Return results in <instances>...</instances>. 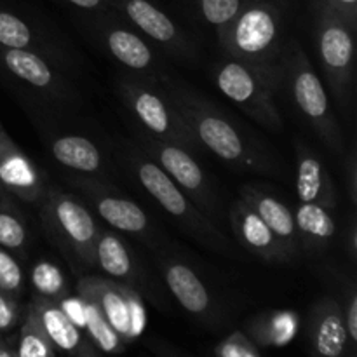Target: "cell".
Returning a JSON list of instances; mask_svg holds the SVG:
<instances>
[{
    "label": "cell",
    "instance_id": "obj_36",
    "mask_svg": "<svg viewBox=\"0 0 357 357\" xmlns=\"http://www.w3.org/2000/svg\"><path fill=\"white\" fill-rule=\"evenodd\" d=\"M317 3L330 7L357 30V0H317Z\"/></svg>",
    "mask_w": 357,
    "mask_h": 357
},
{
    "label": "cell",
    "instance_id": "obj_5",
    "mask_svg": "<svg viewBox=\"0 0 357 357\" xmlns=\"http://www.w3.org/2000/svg\"><path fill=\"white\" fill-rule=\"evenodd\" d=\"M117 93L142 131L183 146L194 155L201 153V143L159 82L145 77L139 79L135 75H124L117 80Z\"/></svg>",
    "mask_w": 357,
    "mask_h": 357
},
{
    "label": "cell",
    "instance_id": "obj_37",
    "mask_svg": "<svg viewBox=\"0 0 357 357\" xmlns=\"http://www.w3.org/2000/svg\"><path fill=\"white\" fill-rule=\"evenodd\" d=\"M347 187H349V197H351L352 204H357V159L356 150L349 153L347 159Z\"/></svg>",
    "mask_w": 357,
    "mask_h": 357
},
{
    "label": "cell",
    "instance_id": "obj_26",
    "mask_svg": "<svg viewBox=\"0 0 357 357\" xmlns=\"http://www.w3.org/2000/svg\"><path fill=\"white\" fill-rule=\"evenodd\" d=\"M300 319L295 312L274 310V312L258 314L248 321L246 335L258 347H282L289 344L296 335Z\"/></svg>",
    "mask_w": 357,
    "mask_h": 357
},
{
    "label": "cell",
    "instance_id": "obj_30",
    "mask_svg": "<svg viewBox=\"0 0 357 357\" xmlns=\"http://www.w3.org/2000/svg\"><path fill=\"white\" fill-rule=\"evenodd\" d=\"M31 284L38 296L52 300V302H65L68 295V286L61 271L51 261H38L31 268Z\"/></svg>",
    "mask_w": 357,
    "mask_h": 357
},
{
    "label": "cell",
    "instance_id": "obj_41",
    "mask_svg": "<svg viewBox=\"0 0 357 357\" xmlns=\"http://www.w3.org/2000/svg\"><path fill=\"white\" fill-rule=\"evenodd\" d=\"M9 197H10V194H7V192L3 190L2 183H0V202H3V201H6V199H9Z\"/></svg>",
    "mask_w": 357,
    "mask_h": 357
},
{
    "label": "cell",
    "instance_id": "obj_32",
    "mask_svg": "<svg viewBox=\"0 0 357 357\" xmlns=\"http://www.w3.org/2000/svg\"><path fill=\"white\" fill-rule=\"evenodd\" d=\"M213 354L218 357H260L261 349L244 331L236 330L216 344Z\"/></svg>",
    "mask_w": 357,
    "mask_h": 357
},
{
    "label": "cell",
    "instance_id": "obj_15",
    "mask_svg": "<svg viewBox=\"0 0 357 357\" xmlns=\"http://www.w3.org/2000/svg\"><path fill=\"white\" fill-rule=\"evenodd\" d=\"M124 14L132 28L155 42L167 54L181 61H194L195 47L180 26L152 0H108Z\"/></svg>",
    "mask_w": 357,
    "mask_h": 357
},
{
    "label": "cell",
    "instance_id": "obj_31",
    "mask_svg": "<svg viewBox=\"0 0 357 357\" xmlns=\"http://www.w3.org/2000/svg\"><path fill=\"white\" fill-rule=\"evenodd\" d=\"M243 6L244 0H199L202 17L215 28L216 35L236 20Z\"/></svg>",
    "mask_w": 357,
    "mask_h": 357
},
{
    "label": "cell",
    "instance_id": "obj_35",
    "mask_svg": "<svg viewBox=\"0 0 357 357\" xmlns=\"http://www.w3.org/2000/svg\"><path fill=\"white\" fill-rule=\"evenodd\" d=\"M344 323H345V330H347L351 352L352 356H356L357 352V293L354 286H352L351 291H349L347 302H345L344 305Z\"/></svg>",
    "mask_w": 357,
    "mask_h": 357
},
{
    "label": "cell",
    "instance_id": "obj_1",
    "mask_svg": "<svg viewBox=\"0 0 357 357\" xmlns=\"http://www.w3.org/2000/svg\"><path fill=\"white\" fill-rule=\"evenodd\" d=\"M185 119L201 146L241 171L274 174L278 162L258 139L183 80L169 72L157 80Z\"/></svg>",
    "mask_w": 357,
    "mask_h": 357
},
{
    "label": "cell",
    "instance_id": "obj_22",
    "mask_svg": "<svg viewBox=\"0 0 357 357\" xmlns=\"http://www.w3.org/2000/svg\"><path fill=\"white\" fill-rule=\"evenodd\" d=\"M239 197L271 227L272 232L293 251L298 253L300 250V241L298 234H296L295 225V216L293 211L279 201L274 194L271 192L261 190L257 185H243L239 188Z\"/></svg>",
    "mask_w": 357,
    "mask_h": 357
},
{
    "label": "cell",
    "instance_id": "obj_28",
    "mask_svg": "<svg viewBox=\"0 0 357 357\" xmlns=\"http://www.w3.org/2000/svg\"><path fill=\"white\" fill-rule=\"evenodd\" d=\"M17 357H54L59 354L56 345L45 333L40 319L30 305L24 312L23 324L20 330V340L16 347Z\"/></svg>",
    "mask_w": 357,
    "mask_h": 357
},
{
    "label": "cell",
    "instance_id": "obj_14",
    "mask_svg": "<svg viewBox=\"0 0 357 357\" xmlns=\"http://www.w3.org/2000/svg\"><path fill=\"white\" fill-rule=\"evenodd\" d=\"M94 37L107 54L132 73L155 82L167 73V68L157 58L152 45L135 30L122 24V21L103 17L94 26Z\"/></svg>",
    "mask_w": 357,
    "mask_h": 357
},
{
    "label": "cell",
    "instance_id": "obj_20",
    "mask_svg": "<svg viewBox=\"0 0 357 357\" xmlns=\"http://www.w3.org/2000/svg\"><path fill=\"white\" fill-rule=\"evenodd\" d=\"M309 340L316 354L342 357L351 354L347 330L344 323V307L335 298H321L309 314Z\"/></svg>",
    "mask_w": 357,
    "mask_h": 357
},
{
    "label": "cell",
    "instance_id": "obj_6",
    "mask_svg": "<svg viewBox=\"0 0 357 357\" xmlns=\"http://www.w3.org/2000/svg\"><path fill=\"white\" fill-rule=\"evenodd\" d=\"M213 79L229 98L253 121L272 132L282 131V117L275 105V91L282 82V70H265L225 56L216 63Z\"/></svg>",
    "mask_w": 357,
    "mask_h": 357
},
{
    "label": "cell",
    "instance_id": "obj_25",
    "mask_svg": "<svg viewBox=\"0 0 357 357\" xmlns=\"http://www.w3.org/2000/svg\"><path fill=\"white\" fill-rule=\"evenodd\" d=\"M0 47L28 49L58 61L59 54L44 33L28 20L9 9H0Z\"/></svg>",
    "mask_w": 357,
    "mask_h": 357
},
{
    "label": "cell",
    "instance_id": "obj_4",
    "mask_svg": "<svg viewBox=\"0 0 357 357\" xmlns=\"http://www.w3.org/2000/svg\"><path fill=\"white\" fill-rule=\"evenodd\" d=\"M40 206V222L49 239L77 267H94L100 227L89 208L72 194L47 188Z\"/></svg>",
    "mask_w": 357,
    "mask_h": 357
},
{
    "label": "cell",
    "instance_id": "obj_13",
    "mask_svg": "<svg viewBox=\"0 0 357 357\" xmlns=\"http://www.w3.org/2000/svg\"><path fill=\"white\" fill-rule=\"evenodd\" d=\"M157 264L167 289L183 307L185 312L206 326L218 328L225 324V305L213 295L209 286L187 261L174 257H162L157 260Z\"/></svg>",
    "mask_w": 357,
    "mask_h": 357
},
{
    "label": "cell",
    "instance_id": "obj_34",
    "mask_svg": "<svg viewBox=\"0 0 357 357\" xmlns=\"http://www.w3.org/2000/svg\"><path fill=\"white\" fill-rule=\"evenodd\" d=\"M21 310L16 296L0 288V333H9L20 323Z\"/></svg>",
    "mask_w": 357,
    "mask_h": 357
},
{
    "label": "cell",
    "instance_id": "obj_23",
    "mask_svg": "<svg viewBox=\"0 0 357 357\" xmlns=\"http://www.w3.org/2000/svg\"><path fill=\"white\" fill-rule=\"evenodd\" d=\"M300 246L310 253H321L331 246L337 234L333 211L312 202H298L293 211Z\"/></svg>",
    "mask_w": 357,
    "mask_h": 357
},
{
    "label": "cell",
    "instance_id": "obj_17",
    "mask_svg": "<svg viewBox=\"0 0 357 357\" xmlns=\"http://www.w3.org/2000/svg\"><path fill=\"white\" fill-rule=\"evenodd\" d=\"M229 220L241 246L260 260L267 264H288L295 258V253L241 197L230 206Z\"/></svg>",
    "mask_w": 357,
    "mask_h": 357
},
{
    "label": "cell",
    "instance_id": "obj_27",
    "mask_svg": "<svg viewBox=\"0 0 357 357\" xmlns=\"http://www.w3.org/2000/svg\"><path fill=\"white\" fill-rule=\"evenodd\" d=\"M80 310H82V321L87 331V338L93 342L98 351L105 352V354H121L126 351V344L121 335L112 328L107 317L101 314V310L93 302L80 298Z\"/></svg>",
    "mask_w": 357,
    "mask_h": 357
},
{
    "label": "cell",
    "instance_id": "obj_29",
    "mask_svg": "<svg viewBox=\"0 0 357 357\" xmlns=\"http://www.w3.org/2000/svg\"><path fill=\"white\" fill-rule=\"evenodd\" d=\"M28 239L30 232H28L26 220L20 209L13 204L10 197L0 202V246L6 248L14 257H24Z\"/></svg>",
    "mask_w": 357,
    "mask_h": 357
},
{
    "label": "cell",
    "instance_id": "obj_8",
    "mask_svg": "<svg viewBox=\"0 0 357 357\" xmlns=\"http://www.w3.org/2000/svg\"><path fill=\"white\" fill-rule=\"evenodd\" d=\"M314 33H316L317 54L328 84L335 98L340 103H345L351 96L352 84H354L356 28H352L340 14L331 10L330 7L317 3Z\"/></svg>",
    "mask_w": 357,
    "mask_h": 357
},
{
    "label": "cell",
    "instance_id": "obj_19",
    "mask_svg": "<svg viewBox=\"0 0 357 357\" xmlns=\"http://www.w3.org/2000/svg\"><path fill=\"white\" fill-rule=\"evenodd\" d=\"M28 305L35 310L45 333H47V337L51 338L52 344L56 345L59 352L79 357L100 354V351L94 347V344L87 338V335L77 326L72 316L63 309L61 303L35 295Z\"/></svg>",
    "mask_w": 357,
    "mask_h": 357
},
{
    "label": "cell",
    "instance_id": "obj_16",
    "mask_svg": "<svg viewBox=\"0 0 357 357\" xmlns=\"http://www.w3.org/2000/svg\"><path fill=\"white\" fill-rule=\"evenodd\" d=\"M94 267L100 268L105 278H110L136 289L142 296L152 300L155 305H166L164 293H160L155 282L143 272L132 251L117 234L100 230L96 250H94Z\"/></svg>",
    "mask_w": 357,
    "mask_h": 357
},
{
    "label": "cell",
    "instance_id": "obj_12",
    "mask_svg": "<svg viewBox=\"0 0 357 357\" xmlns=\"http://www.w3.org/2000/svg\"><path fill=\"white\" fill-rule=\"evenodd\" d=\"M0 66L16 82L44 100L58 103L75 100V91L61 72L63 65L40 52L0 47Z\"/></svg>",
    "mask_w": 357,
    "mask_h": 357
},
{
    "label": "cell",
    "instance_id": "obj_39",
    "mask_svg": "<svg viewBox=\"0 0 357 357\" xmlns=\"http://www.w3.org/2000/svg\"><path fill=\"white\" fill-rule=\"evenodd\" d=\"M63 2H68L84 10H100L108 0H63Z\"/></svg>",
    "mask_w": 357,
    "mask_h": 357
},
{
    "label": "cell",
    "instance_id": "obj_9",
    "mask_svg": "<svg viewBox=\"0 0 357 357\" xmlns=\"http://www.w3.org/2000/svg\"><path fill=\"white\" fill-rule=\"evenodd\" d=\"M136 138L142 145V152L159 164L169 174L171 180L206 213V216L216 222L220 218V201L216 192L213 190L208 174L195 160L194 153L185 150L183 146L150 136L142 129H138Z\"/></svg>",
    "mask_w": 357,
    "mask_h": 357
},
{
    "label": "cell",
    "instance_id": "obj_42",
    "mask_svg": "<svg viewBox=\"0 0 357 357\" xmlns=\"http://www.w3.org/2000/svg\"><path fill=\"white\" fill-rule=\"evenodd\" d=\"M3 135H7V132L6 131H3V128H2V122H0V138H2V136Z\"/></svg>",
    "mask_w": 357,
    "mask_h": 357
},
{
    "label": "cell",
    "instance_id": "obj_10",
    "mask_svg": "<svg viewBox=\"0 0 357 357\" xmlns=\"http://www.w3.org/2000/svg\"><path fill=\"white\" fill-rule=\"evenodd\" d=\"M77 293L80 298L89 300L101 310L126 345L135 342L145 330V303L136 289L110 278L84 275L79 279Z\"/></svg>",
    "mask_w": 357,
    "mask_h": 357
},
{
    "label": "cell",
    "instance_id": "obj_11",
    "mask_svg": "<svg viewBox=\"0 0 357 357\" xmlns=\"http://www.w3.org/2000/svg\"><path fill=\"white\" fill-rule=\"evenodd\" d=\"M70 181L86 197L98 216L107 222L112 229L131 234L145 241L146 244H152L155 241L157 234L146 213L135 201L124 197L117 188L96 180L91 174H77Z\"/></svg>",
    "mask_w": 357,
    "mask_h": 357
},
{
    "label": "cell",
    "instance_id": "obj_40",
    "mask_svg": "<svg viewBox=\"0 0 357 357\" xmlns=\"http://www.w3.org/2000/svg\"><path fill=\"white\" fill-rule=\"evenodd\" d=\"M0 357H17L16 349H13L7 344V340L2 337V333H0Z\"/></svg>",
    "mask_w": 357,
    "mask_h": 357
},
{
    "label": "cell",
    "instance_id": "obj_24",
    "mask_svg": "<svg viewBox=\"0 0 357 357\" xmlns=\"http://www.w3.org/2000/svg\"><path fill=\"white\" fill-rule=\"evenodd\" d=\"M49 150L58 164L77 174H100L105 169V159L100 149L86 136H56L49 143Z\"/></svg>",
    "mask_w": 357,
    "mask_h": 357
},
{
    "label": "cell",
    "instance_id": "obj_7",
    "mask_svg": "<svg viewBox=\"0 0 357 357\" xmlns=\"http://www.w3.org/2000/svg\"><path fill=\"white\" fill-rule=\"evenodd\" d=\"M282 80H288L289 94L321 142L333 152H342V132L331 108L330 98L310 59L296 40L286 45L282 56Z\"/></svg>",
    "mask_w": 357,
    "mask_h": 357
},
{
    "label": "cell",
    "instance_id": "obj_38",
    "mask_svg": "<svg viewBox=\"0 0 357 357\" xmlns=\"http://www.w3.org/2000/svg\"><path fill=\"white\" fill-rule=\"evenodd\" d=\"M347 251H349V255H351L352 260H356L357 258V223H356V218H352L351 225H349Z\"/></svg>",
    "mask_w": 357,
    "mask_h": 357
},
{
    "label": "cell",
    "instance_id": "obj_33",
    "mask_svg": "<svg viewBox=\"0 0 357 357\" xmlns=\"http://www.w3.org/2000/svg\"><path fill=\"white\" fill-rule=\"evenodd\" d=\"M24 286V275L13 253L0 246V288L20 298Z\"/></svg>",
    "mask_w": 357,
    "mask_h": 357
},
{
    "label": "cell",
    "instance_id": "obj_18",
    "mask_svg": "<svg viewBox=\"0 0 357 357\" xmlns=\"http://www.w3.org/2000/svg\"><path fill=\"white\" fill-rule=\"evenodd\" d=\"M0 183L7 194L26 204H35L47 192L40 167L13 142L9 135L0 138Z\"/></svg>",
    "mask_w": 357,
    "mask_h": 357
},
{
    "label": "cell",
    "instance_id": "obj_3",
    "mask_svg": "<svg viewBox=\"0 0 357 357\" xmlns=\"http://www.w3.org/2000/svg\"><path fill=\"white\" fill-rule=\"evenodd\" d=\"M126 166L138 180L143 190L155 199L157 204L174 220L180 223L187 234H190L197 243L209 250L222 255H234L232 244L227 239L225 234L216 227L213 220L206 216V213L171 180L169 174L157 162H153L145 152L128 150L126 153Z\"/></svg>",
    "mask_w": 357,
    "mask_h": 357
},
{
    "label": "cell",
    "instance_id": "obj_2",
    "mask_svg": "<svg viewBox=\"0 0 357 357\" xmlns=\"http://www.w3.org/2000/svg\"><path fill=\"white\" fill-rule=\"evenodd\" d=\"M282 9L275 0H246L236 20L216 37L229 58L257 68L282 70Z\"/></svg>",
    "mask_w": 357,
    "mask_h": 357
},
{
    "label": "cell",
    "instance_id": "obj_21",
    "mask_svg": "<svg viewBox=\"0 0 357 357\" xmlns=\"http://www.w3.org/2000/svg\"><path fill=\"white\" fill-rule=\"evenodd\" d=\"M296 195L300 202H312L335 211L337 188L319 153L296 143Z\"/></svg>",
    "mask_w": 357,
    "mask_h": 357
}]
</instances>
